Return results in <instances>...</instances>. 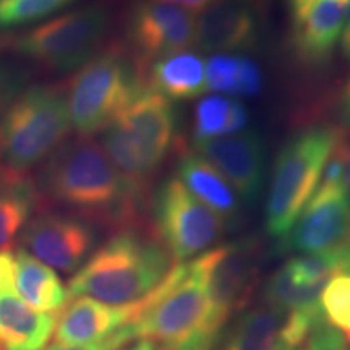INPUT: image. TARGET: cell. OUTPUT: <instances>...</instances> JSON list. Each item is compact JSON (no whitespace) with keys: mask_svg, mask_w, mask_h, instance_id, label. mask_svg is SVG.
Wrapping results in <instances>:
<instances>
[{"mask_svg":"<svg viewBox=\"0 0 350 350\" xmlns=\"http://www.w3.org/2000/svg\"><path fill=\"white\" fill-rule=\"evenodd\" d=\"M154 2L170 3V5L177 3V5H180L182 8L187 7V8H190V10L203 12V10H206L209 5H213L214 2H217V0H154Z\"/></svg>","mask_w":350,"mask_h":350,"instance_id":"obj_33","label":"cell"},{"mask_svg":"<svg viewBox=\"0 0 350 350\" xmlns=\"http://www.w3.org/2000/svg\"><path fill=\"white\" fill-rule=\"evenodd\" d=\"M175 113L169 99L144 91L104 130L103 148L117 170L146 193L172 150Z\"/></svg>","mask_w":350,"mask_h":350,"instance_id":"obj_4","label":"cell"},{"mask_svg":"<svg viewBox=\"0 0 350 350\" xmlns=\"http://www.w3.org/2000/svg\"><path fill=\"white\" fill-rule=\"evenodd\" d=\"M57 313L34 310L18 294L15 256L0 252V350H42L54 334Z\"/></svg>","mask_w":350,"mask_h":350,"instance_id":"obj_14","label":"cell"},{"mask_svg":"<svg viewBox=\"0 0 350 350\" xmlns=\"http://www.w3.org/2000/svg\"><path fill=\"white\" fill-rule=\"evenodd\" d=\"M177 174L187 190L224 221L234 222L237 219L240 206L234 188L208 161L196 152L182 151Z\"/></svg>","mask_w":350,"mask_h":350,"instance_id":"obj_20","label":"cell"},{"mask_svg":"<svg viewBox=\"0 0 350 350\" xmlns=\"http://www.w3.org/2000/svg\"><path fill=\"white\" fill-rule=\"evenodd\" d=\"M15 284L18 294L34 310L57 313L68 300V292L51 266L18 248L15 255Z\"/></svg>","mask_w":350,"mask_h":350,"instance_id":"obj_22","label":"cell"},{"mask_svg":"<svg viewBox=\"0 0 350 350\" xmlns=\"http://www.w3.org/2000/svg\"><path fill=\"white\" fill-rule=\"evenodd\" d=\"M308 2H312V0H288V3H291V8H292V13L300 10V8L305 7Z\"/></svg>","mask_w":350,"mask_h":350,"instance_id":"obj_38","label":"cell"},{"mask_svg":"<svg viewBox=\"0 0 350 350\" xmlns=\"http://www.w3.org/2000/svg\"><path fill=\"white\" fill-rule=\"evenodd\" d=\"M227 325L193 262H178L144 297L138 317L107 340L113 350L135 339L154 340L163 350H216Z\"/></svg>","mask_w":350,"mask_h":350,"instance_id":"obj_2","label":"cell"},{"mask_svg":"<svg viewBox=\"0 0 350 350\" xmlns=\"http://www.w3.org/2000/svg\"><path fill=\"white\" fill-rule=\"evenodd\" d=\"M260 29L248 0H217L196 20V44L204 52L250 51Z\"/></svg>","mask_w":350,"mask_h":350,"instance_id":"obj_18","label":"cell"},{"mask_svg":"<svg viewBox=\"0 0 350 350\" xmlns=\"http://www.w3.org/2000/svg\"><path fill=\"white\" fill-rule=\"evenodd\" d=\"M39 188L77 216L129 229L138 226L144 191L117 170L103 144L90 137L65 139L46 159Z\"/></svg>","mask_w":350,"mask_h":350,"instance_id":"obj_1","label":"cell"},{"mask_svg":"<svg viewBox=\"0 0 350 350\" xmlns=\"http://www.w3.org/2000/svg\"><path fill=\"white\" fill-rule=\"evenodd\" d=\"M323 321L350 342V274L329 279L319 297Z\"/></svg>","mask_w":350,"mask_h":350,"instance_id":"obj_24","label":"cell"},{"mask_svg":"<svg viewBox=\"0 0 350 350\" xmlns=\"http://www.w3.org/2000/svg\"><path fill=\"white\" fill-rule=\"evenodd\" d=\"M144 81L148 90L165 99H193L208 91L206 65L198 52H175L152 60L144 68Z\"/></svg>","mask_w":350,"mask_h":350,"instance_id":"obj_19","label":"cell"},{"mask_svg":"<svg viewBox=\"0 0 350 350\" xmlns=\"http://www.w3.org/2000/svg\"><path fill=\"white\" fill-rule=\"evenodd\" d=\"M120 350H163L157 345L154 340L150 339H135L129 342L126 345H124Z\"/></svg>","mask_w":350,"mask_h":350,"instance_id":"obj_36","label":"cell"},{"mask_svg":"<svg viewBox=\"0 0 350 350\" xmlns=\"http://www.w3.org/2000/svg\"><path fill=\"white\" fill-rule=\"evenodd\" d=\"M42 350H113L109 340L99 344H90V345H65V344H54L51 347Z\"/></svg>","mask_w":350,"mask_h":350,"instance_id":"obj_34","label":"cell"},{"mask_svg":"<svg viewBox=\"0 0 350 350\" xmlns=\"http://www.w3.org/2000/svg\"><path fill=\"white\" fill-rule=\"evenodd\" d=\"M338 113L342 124L350 126V73L345 78L344 85L340 86L338 96Z\"/></svg>","mask_w":350,"mask_h":350,"instance_id":"obj_32","label":"cell"},{"mask_svg":"<svg viewBox=\"0 0 350 350\" xmlns=\"http://www.w3.org/2000/svg\"><path fill=\"white\" fill-rule=\"evenodd\" d=\"M284 350H299V349H284Z\"/></svg>","mask_w":350,"mask_h":350,"instance_id":"obj_39","label":"cell"},{"mask_svg":"<svg viewBox=\"0 0 350 350\" xmlns=\"http://www.w3.org/2000/svg\"><path fill=\"white\" fill-rule=\"evenodd\" d=\"M126 34L138 62L146 68L148 62L196 44V16L187 8L143 0L130 13Z\"/></svg>","mask_w":350,"mask_h":350,"instance_id":"obj_13","label":"cell"},{"mask_svg":"<svg viewBox=\"0 0 350 350\" xmlns=\"http://www.w3.org/2000/svg\"><path fill=\"white\" fill-rule=\"evenodd\" d=\"M73 2L75 0H0V29L34 23Z\"/></svg>","mask_w":350,"mask_h":350,"instance_id":"obj_25","label":"cell"},{"mask_svg":"<svg viewBox=\"0 0 350 350\" xmlns=\"http://www.w3.org/2000/svg\"><path fill=\"white\" fill-rule=\"evenodd\" d=\"M261 260L262 243L247 237L211 248L191 261L227 321L247 308L260 279Z\"/></svg>","mask_w":350,"mask_h":350,"instance_id":"obj_10","label":"cell"},{"mask_svg":"<svg viewBox=\"0 0 350 350\" xmlns=\"http://www.w3.org/2000/svg\"><path fill=\"white\" fill-rule=\"evenodd\" d=\"M240 70V57L216 54L206 64V86L217 93H234Z\"/></svg>","mask_w":350,"mask_h":350,"instance_id":"obj_27","label":"cell"},{"mask_svg":"<svg viewBox=\"0 0 350 350\" xmlns=\"http://www.w3.org/2000/svg\"><path fill=\"white\" fill-rule=\"evenodd\" d=\"M172 268V256L154 230L129 227L88 258L70 279L67 292L70 297H90L109 305L137 304Z\"/></svg>","mask_w":350,"mask_h":350,"instance_id":"obj_3","label":"cell"},{"mask_svg":"<svg viewBox=\"0 0 350 350\" xmlns=\"http://www.w3.org/2000/svg\"><path fill=\"white\" fill-rule=\"evenodd\" d=\"M148 91L144 67L122 47L96 54L72 78L67 107L72 126L83 137L104 131L119 113Z\"/></svg>","mask_w":350,"mask_h":350,"instance_id":"obj_5","label":"cell"},{"mask_svg":"<svg viewBox=\"0 0 350 350\" xmlns=\"http://www.w3.org/2000/svg\"><path fill=\"white\" fill-rule=\"evenodd\" d=\"M232 100L221 96H209L198 100L193 116L195 139L217 138L227 133V124L230 119Z\"/></svg>","mask_w":350,"mask_h":350,"instance_id":"obj_26","label":"cell"},{"mask_svg":"<svg viewBox=\"0 0 350 350\" xmlns=\"http://www.w3.org/2000/svg\"><path fill=\"white\" fill-rule=\"evenodd\" d=\"M25 250L60 273H75L88 261L96 245L93 224L77 214L42 213L21 234Z\"/></svg>","mask_w":350,"mask_h":350,"instance_id":"obj_12","label":"cell"},{"mask_svg":"<svg viewBox=\"0 0 350 350\" xmlns=\"http://www.w3.org/2000/svg\"><path fill=\"white\" fill-rule=\"evenodd\" d=\"M107 25L109 16L103 7L88 5L16 36L12 49L54 72H70L96 55Z\"/></svg>","mask_w":350,"mask_h":350,"instance_id":"obj_8","label":"cell"},{"mask_svg":"<svg viewBox=\"0 0 350 350\" xmlns=\"http://www.w3.org/2000/svg\"><path fill=\"white\" fill-rule=\"evenodd\" d=\"M340 135L339 129L318 125L301 130L275 157L266 198L265 222L271 237L282 240L317 190L321 172Z\"/></svg>","mask_w":350,"mask_h":350,"instance_id":"obj_6","label":"cell"},{"mask_svg":"<svg viewBox=\"0 0 350 350\" xmlns=\"http://www.w3.org/2000/svg\"><path fill=\"white\" fill-rule=\"evenodd\" d=\"M154 232L174 261L200 256L222 239L226 221L195 198L177 177L161 183L152 203Z\"/></svg>","mask_w":350,"mask_h":350,"instance_id":"obj_9","label":"cell"},{"mask_svg":"<svg viewBox=\"0 0 350 350\" xmlns=\"http://www.w3.org/2000/svg\"><path fill=\"white\" fill-rule=\"evenodd\" d=\"M350 240V193L339 183H318L295 224L282 240V253L314 255Z\"/></svg>","mask_w":350,"mask_h":350,"instance_id":"obj_11","label":"cell"},{"mask_svg":"<svg viewBox=\"0 0 350 350\" xmlns=\"http://www.w3.org/2000/svg\"><path fill=\"white\" fill-rule=\"evenodd\" d=\"M18 177H21V174L12 172V170L5 165V163H3L2 154H0V188L5 185V183L15 180V178H18Z\"/></svg>","mask_w":350,"mask_h":350,"instance_id":"obj_37","label":"cell"},{"mask_svg":"<svg viewBox=\"0 0 350 350\" xmlns=\"http://www.w3.org/2000/svg\"><path fill=\"white\" fill-rule=\"evenodd\" d=\"M195 150L247 203L258 200L265 169V144L258 131L243 130L226 137L201 139L195 143Z\"/></svg>","mask_w":350,"mask_h":350,"instance_id":"obj_15","label":"cell"},{"mask_svg":"<svg viewBox=\"0 0 350 350\" xmlns=\"http://www.w3.org/2000/svg\"><path fill=\"white\" fill-rule=\"evenodd\" d=\"M38 190L26 175L0 188V252L25 229L38 203Z\"/></svg>","mask_w":350,"mask_h":350,"instance_id":"obj_23","label":"cell"},{"mask_svg":"<svg viewBox=\"0 0 350 350\" xmlns=\"http://www.w3.org/2000/svg\"><path fill=\"white\" fill-rule=\"evenodd\" d=\"M28 75L25 70L10 60L0 59V117L15 100L26 85Z\"/></svg>","mask_w":350,"mask_h":350,"instance_id":"obj_28","label":"cell"},{"mask_svg":"<svg viewBox=\"0 0 350 350\" xmlns=\"http://www.w3.org/2000/svg\"><path fill=\"white\" fill-rule=\"evenodd\" d=\"M334 152L340 157L344 164V188L350 193V133L340 131L338 143L334 146Z\"/></svg>","mask_w":350,"mask_h":350,"instance_id":"obj_31","label":"cell"},{"mask_svg":"<svg viewBox=\"0 0 350 350\" xmlns=\"http://www.w3.org/2000/svg\"><path fill=\"white\" fill-rule=\"evenodd\" d=\"M304 350H350V342L338 331L323 323L305 340Z\"/></svg>","mask_w":350,"mask_h":350,"instance_id":"obj_29","label":"cell"},{"mask_svg":"<svg viewBox=\"0 0 350 350\" xmlns=\"http://www.w3.org/2000/svg\"><path fill=\"white\" fill-rule=\"evenodd\" d=\"M261 90V72L258 65L247 57H240V70L234 94L253 96Z\"/></svg>","mask_w":350,"mask_h":350,"instance_id":"obj_30","label":"cell"},{"mask_svg":"<svg viewBox=\"0 0 350 350\" xmlns=\"http://www.w3.org/2000/svg\"><path fill=\"white\" fill-rule=\"evenodd\" d=\"M292 15L291 47L297 60L310 67L327 62L342 34L344 2L312 0Z\"/></svg>","mask_w":350,"mask_h":350,"instance_id":"obj_17","label":"cell"},{"mask_svg":"<svg viewBox=\"0 0 350 350\" xmlns=\"http://www.w3.org/2000/svg\"><path fill=\"white\" fill-rule=\"evenodd\" d=\"M143 300L130 305H109L104 301L77 297L57 314L54 327L55 344H99L130 325L142 312Z\"/></svg>","mask_w":350,"mask_h":350,"instance_id":"obj_16","label":"cell"},{"mask_svg":"<svg viewBox=\"0 0 350 350\" xmlns=\"http://www.w3.org/2000/svg\"><path fill=\"white\" fill-rule=\"evenodd\" d=\"M72 129L67 98L54 86L23 90L0 117V154L12 172L25 175L47 159Z\"/></svg>","mask_w":350,"mask_h":350,"instance_id":"obj_7","label":"cell"},{"mask_svg":"<svg viewBox=\"0 0 350 350\" xmlns=\"http://www.w3.org/2000/svg\"><path fill=\"white\" fill-rule=\"evenodd\" d=\"M339 2H347V0H339Z\"/></svg>","mask_w":350,"mask_h":350,"instance_id":"obj_40","label":"cell"},{"mask_svg":"<svg viewBox=\"0 0 350 350\" xmlns=\"http://www.w3.org/2000/svg\"><path fill=\"white\" fill-rule=\"evenodd\" d=\"M284 314L260 304L245 308L227 325L216 350H279Z\"/></svg>","mask_w":350,"mask_h":350,"instance_id":"obj_21","label":"cell"},{"mask_svg":"<svg viewBox=\"0 0 350 350\" xmlns=\"http://www.w3.org/2000/svg\"><path fill=\"white\" fill-rule=\"evenodd\" d=\"M340 47H342V54L345 59L350 60V0L349 7L345 8V21L342 34H340Z\"/></svg>","mask_w":350,"mask_h":350,"instance_id":"obj_35","label":"cell"}]
</instances>
